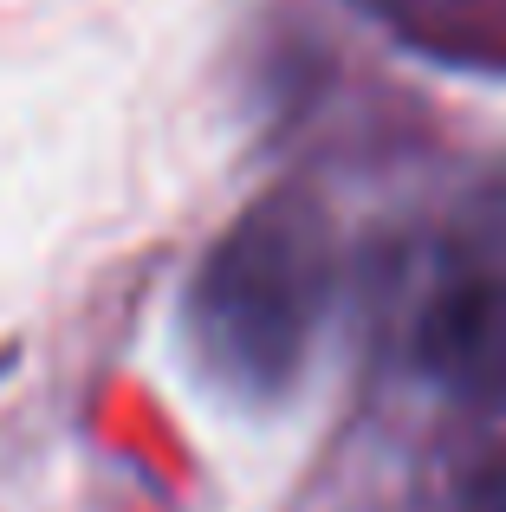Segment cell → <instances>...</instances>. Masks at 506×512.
Listing matches in <instances>:
<instances>
[{
  "label": "cell",
  "instance_id": "cell-1",
  "mask_svg": "<svg viewBox=\"0 0 506 512\" xmlns=\"http://www.w3.org/2000/svg\"><path fill=\"white\" fill-rule=\"evenodd\" d=\"M338 253L331 221L305 195H266L208 247L189 286V331L202 363L241 396H273L299 376L331 305Z\"/></svg>",
  "mask_w": 506,
  "mask_h": 512
},
{
  "label": "cell",
  "instance_id": "cell-2",
  "mask_svg": "<svg viewBox=\"0 0 506 512\" xmlns=\"http://www.w3.org/2000/svg\"><path fill=\"white\" fill-rule=\"evenodd\" d=\"M416 370L461 402L506 396V266L448 260L416 305Z\"/></svg>",
  "mask_w": 506,
  "mask_h": 512
},
{
  "label": "cell",
  "instance_id": "cell-3",
  "mask_svg": "<svg viewBox=\"0 0 506 512\" xmlns=\"http://www.w3.org/2000/svg\"><path fill=\"white\" fill-rule=\"evenodd\" d=\"M461 512H506V448L481 467V474H474V487H468V500H461Z\"/></svg>",
  "mask_w": 506,
  "mask_h": 512
}]
</instances>
